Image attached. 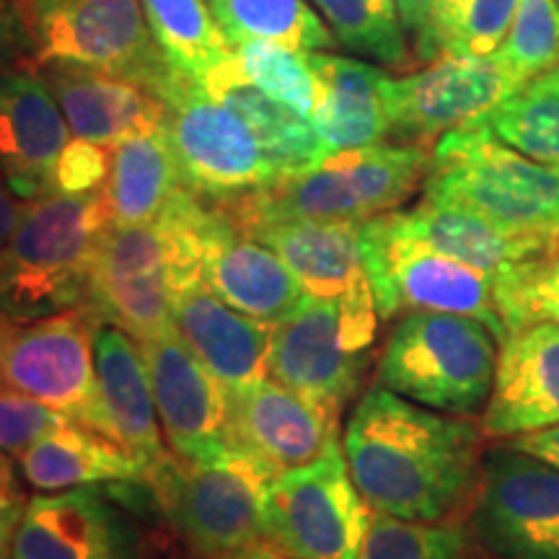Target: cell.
Segmentation results:
<instances>
[{
	"instance_id": "cell-5",
	"label": "cell",
	"mask_w": 559,
	"mask_h": 559,
	"mask_svg": "<svg viewBox=\"0 0 559 559\" xmlns=\"http://www.w3.org/2000/svg\"><path fill=\"white\" fill-rule=\"evenodd\" d=\"M500 340L472 317L409 311L396 321L376 366V383L445 415L485 409L498 373Z\"/></svg>"
},
{
	"instance_id": "cell-38",
	"label": "cell",
	"mask_w": 559,
	"mask_h": 559,
	"mask_svg": "<svg viewBox=\"0 0 559 559\" xmlns=\"http://www.w3.org/2000/svg\"><path fill=\"white\" fill-rule=\"evenodd\" d=\"M502 143L559 174V96L519 91L485 117Z\"/></svg>"
},
{
	"instance_id": "cell-25",
	"label": "cell",
	"mask_w": 559,
	"mask_h": 559,
	"mask_svg": "<svg viewBox=\"0 0 559 559\" xmlns=\"http://www.w3.org/2000/svg\"><path fill=\"white\" fill-rule=\"evenodd\" d=\"M319 81L311 124L330 156L366 148L389 138V107L383 70L330 52H309Z\"/></svg>"
},
{
	"instance_id": "cell-13",
	"label": "cell",
	"mask_w": 559,
	"mask_h": 559,
	"mask_svg": "<svg viewBox=\"0 0 559 559\" xmlns=\"http://www.w3.org/2000/svg\"><path fill=\"white\" fill-rule=\"evenodd\" d=\"M523 83L498 55L440 58L425 70L386 81L389 135L396 143L432 148L440 135L485 122Z\"/></svg>"
},
{
	"instance_id": "cell-3",
	"label": "cell",
	"mask_w": 559,
	"mask_h": 559,
	"mask_svg": "<svg viewBox=\"0 0 559 559\" xmlns=\"http://www.w3.org/2000/svg\"><path fill=\"white\" fill-rule=\"evenodd\" d=\"M423 190L438 205L559 247V174L510 148L485 122L438 138Z\"/></svg>"
},
{
	"instance_id": "cell-49",
	"label": "cell",
	"mask_w": 559,
	"mask_h": 559,
	"mask_svg": "<svg viewBox=\"0 0 559 559\" xmlns=\"http://www.w3.org/2000/svg\"><path fill=\"white\" fill-rule=\"evenodd\" d=\"M21 519H13V515L0 513V559H11L13 549V534H16Z\"/></svg>"
},
{
	"instance_id": "cell-42",
	"label": "cell",
	"mask_w": 559,
	"mask_h": 559,
	"mask_svg": "<svg viewBox=\"0 0 559 559\" xmlns=\"http://www.w3.org/2000/svg\"><path fill=\"white\" fill-rule=\"evenodd\" d=\"M34 47L16 0H0V70L32 68Z\"/></svg>"
},
{
	"instance_id": "cell-47",
	"label": "cell",
	"mask_w": 559,
	"mask_h": 559,
	"mask_svg": "<svg viewBox=\"0 0 559 559\" xmlns=\"http://www.w3.org/2000/svg\"><path fill=\"white\" fill-rule=\"evenodd\" d=\"M526 94H536V96H559V66L547 70V73L536 75L534 81L526 83Z\"/></svg>"
},
{
	"instance_id": "cell-51",
	"label": "cell",
	"mask_w": 559,
	"mask_h": 559,
	"mask_svg": "<svg viewBox=\"0 0 559 559\" xmlns=\"http://www.w3.org/2000/svg\"><path fill=\"white\" fill-rule=\"evenodd\" d=\"M557 3H559V0H557Z\"/></svg>"
},
{
	"instance_id": "cell-37",
	"label": "cell",
	"mask_w": 559,
	"mask_h": 559,
	"mask_svg": "<svg viewBox=\"0 0 559 559\" xmlns=\"http://www.w3.org/2000/svg\"><path fill=\"white\" fill-rule=\"evenodd\" d=\"M469 531L459 523L404 521L373 513L355 559H466Z\"/></svg>"
},
{
	"instance_id": "cell-17",
	"label": "cell",
	"mask_w": 559,
	"mask_h": 559,
	"mask_svg": "<svg viewBox=\"0 0 559 559\" xmlns=\"http://www.w3.org/2000/svg\"><path fill=\"white\" fill-rule=\"evenodd\" d=\"M11 559H140V536L111 495L73 487L29 498Z\"/></svg>"
},
{
	"instance_id": "cell-11",
	"label": "cell",
	"mask_w": 559,
	"mask_h": 559,
	"mask_svg": "<svg viewBox=\"0 0 559 559\" xmlns=\"http://www.w3.org/2000/svg\"><path fill=\"white\" fill-rule=\"evenodd\" d=\"M472 539L495 559H559V469L508 443L481 456Z\"/></svg>"
},
{
	"instance_id": "cell-18",
	"label": "cell",
	"mask_w": 559,
	"mask_h": 559,
	"mask_svg": "<svg viewBox=\"0 0 559 559\" xmlns=\"http://www.w3.org/2000/svg\"><path fill=\"white\" fill-rule=\"evenodd\" d=\"M207 205L202 277L230 309L262 324H277L306 298L296 275L275 251L236 226L218 202L207 200Z\"/></svg>"
},
{
	"instance_id": "cell-4",
	"label": "cell",
	"mask_w": 559,
	"mask_h": 559,
	"mask_svg": "<svg viewBox=\"0 0 559 559\" xmlns=\"http://www.w3.org/2000/svg\"><path fill=\"white\" fill-rule=\"evenodd\" d=\"M109 215L102 192L45 194L24 202L0 251V311L19 324L83 309L94 251Z\"/></svg>"
},
{
	"instance_id": "cell-36",
	"label": "cell",
	"mask_w": 559,
	"mask_h": 559,
	"mask_svg": "<svg viewBox=\"0 0 559 559\" xmlns=\"http://www.w3.org/2000/svg\"><path fill=\"white\" fill-rule=\"evenodd\" d=\"M241 73L296 115L311 120L319 102V81L309 52H296L272 41H243L234 47Z\"/></svg>"
},
{
	"instance_id": "cell-32",
	"label": "cell",
	"mask_w": 559,
	"mask_h": 559,
	"mask_svg": "<svg viewBox=\"0 0 559 559\" xmlns=\"http://www.w3.org/2000/svg\"><path fill=\"white\" fill-rule=\"evenodd\" d=\"M519 0H438L430 26L415 47V58H485L500 50Z\"/></svg>"
},
{
	"instance_id": "cell-46",
	"label": "cell",
	"mask_w": 559,
	"mask_h": 559,
	"mask_svg": "<svg viewBox=\"0 0 559 559\" xmlns=\"http://www.w3.org/2000/svg\"><path fill=\"white\" fill-rule=\"evenodd\" d=\"M218 559H296V557L285 555L283 549L275 547V544L267 542V539H264V542L260 539L254 544H247V547L230 551V555H223Z\"/></svg>"
},
{
	"instance_id": "cell-45",
	"label": "cell",
	"mask_w": 559,
	"mask_h": 559,
	"mask_svg": "<svg viewBox=\"0 0 559 559\" xmlns=\"http://www.w3.org/2000/svg\"><path fill=\"white\" fill-rule=\"evenodd\" d=\"M21 207H24V202H21L16 194L11 192V187L5 185L3 179H0V251L5 249V243H9L11 234L19 226Z\"/></svg>"
},
{
	"instance_id": "cell-22",
	"label": "cell",
	"mask_w": 559,
	"mask_h": 559,
	"mask_svg": "<svg viewBox=\"0 0 559 559\" xmlns=\"http://www.w3.org/2000/svg\"><path fill=\"white\" fill-rule=\"evenodd\" d=\"M171 311L181 342L228 394L267 381L272 324L230 309L205 280L174 290Z\"/></svg>"
},
{
	"instance_id": "cell-41",
	"label": "cell",
	"mask_w": 559,
	"mask_h": 559,
	"mask_svg": "<svg viewBox=\"0 0 559 559\" xmlns=\"http://www.w3.org/2000/svg\"><path fill=\"white\" fill-rule=\"evenodd\" d=\"M111 148L91 140H70L55 164L52 192L60 194H94L107 185L111 169Z\"/></svg>"
},
{
	"instance_id": "cell-15",
	"label": "cell",
	"mask_w": 559,
	"mask_h": 559,
	"mask_svg": "<svg viewBox=\"0 0 559 559\" xmlns=\"http://www.w3.org/2000/svg\"><path fill=\"white\" fill-rule=\"evenodd\" d=\"M366 368L368 355L347 347L340 300L306 296L288 317L272 324V379L334 417L358 394Z\"/></svg>"
},
{
	"instance_id": "cell-14",
	"label": "cell",
	"mask_w": 559,
	"mask_h": 559,
	"mask_svg": "<svg viewBox=\"0 0 559 559\" xmlns=\"http://www.w3.org/2000/svg\"><path fill=\"white\" fill-rule=\"evenodd\" d=\"M83 311L145 342L174 330L169 254L158 223L104 230L88 272Z\"/></svg>"
},
{
	"instance_id": "cell-40",
	"label": "cell",
	"mask_w": 559,
	"mask_h": 559,
	"mask_svg": "<svg viewBox=\"0 0 559 559\" xmlns=\"http://www.w3.org/2000/svg\"><path fill=\"white\" fill-rule=\"evenodd\" d=\"M66 419V415L37 402L24 391L11 386L0 389V451L19 459L32 443L60 428Z\"/></svg>"
},
{
	"instance_id": "cell-44",
	"label": "cell",
	"mask_w": 559,
	"mask_h": 559,
	"mask_svg": "<svg viewBox=\"0 0 559 559\" xmlns=\"http://www.w3.org/2000/svg\"><path fill=\"white\" fill-rule=\"evenodd\" d=\"M436 3L438 0H396L402 26H404V32L412 34L415 47L419 45V39L425 37V32H428L432 11H436Z\"/></svg>"
},
{
	"instance_id": "cell-8",
	"label": "cell",
	"mask_w": 559,
	"mask_h": 559,
	"mask_svg": "<svg viewBox=\"0 0 559 559\" xmlns=\"http://www.w3.org/2000/svg\"><path fill=\"white\" fill-rule=\"evenodd\" d=\"M34 62H70L158 94L174 66L138 0H24ZM158 99V96H156Z\"/></svg>"
},
{
	"instance_id": "cell-31",
	"label": "cell",
	"mask_w": 559,
	"mask_h": 559,
	"mask_svg": "<svg viewBox=\"0 0 559 559\" xmlns=\"http://www.w3.org/2000/svg\"><path fill=\"white\" fill-rule=\"evenodd\" d=\"M228 45L272 41L296 52H319L334 45L332 29L306 0H205Z\"/></svg>"
},
{
	"instance_id": "cell-50",
	"label": "cell",
	"mask_w": 559,
	"mask_h": 559,
	"mask_svg": "<svg viewBox=\"0 0 559 559\" xmlns=\"http://www.w3.org/2000/svg\"><path fill=\"white\" fill-rule=\"evenodd\" d=\"M19 3H24V0H16V5H19Z\"/></svg>"
},
{
	"instance_id": "cell-7",
	"label": "cell",
	"mask_w": 559,
	"mask_h": 559,
	"mask_svg": "<svg viewBox=\"0 0 559 559\" xmlns=\"http://www.w3.org/2000/svg\"><path fill=\"white\" fill-rule=\"evenodd\" d=\"M362 267L383 321L409 311H445L481 321L500 342L506 326L495 306L492 272L443 254L415 239L400 210L362 221Z\"/></svg>"
},
{
	"instance_id": "cell-16",
	"label": "cell",
	"mask_w": 559,
	"mask_h": 559,
	"mask_svg": "<svg viewBox=\"0 0 559 559\" xmlns=\"http://www.w3.org/2000/svg\"><path fill=\"white\" fill-rule=\"evenodd\" d=\"M148 366L153 400H156L166 443L187 461H213L230 449L228 391L177 330L156 340L138 342Z\"/></svg>"
},
{
	"instance_id": "cell-21",
	"label": "cell",
	"mask_w": 559,
	"mask_h": 559,
	"mask_svg": "<svg viewBox=\"0 0 559 559\" xmlns=\"http://www.w3.org/2000/svg\"><path fill=\"white\" fill-rule=\"evenodd\" d=\"M551 425H559V326L542 321L500 342L479 428L485 438L508 440Z\"/></svg>"
},
{
	"instance_id": "cell-2",
	"label": "cell",
	"mask_w": 559,
	"mask_h": 559,
	"mask_svg": "<svg viewBox=\"0 0 559 559\" xmlns=\"http://www.w3.org/2000/svg\"><path fill=\"white\" fill-rule=\"evenodd\" d=\"M432 148L376 143L334 153L239 198L215 200L239 228L272 221H370L402 207L430 169Z\"/></svg>"
},
{
	"instance_id": "cell-39",
	"label": "cell",
	"mask_w": 559,
	"mask_h": 559,
	"mask_svg": "<svg viewBox=\"0 0 559 559\" xmlns=\"http://www.w3.org/2000/svg\"><path fill=\"white\" fill-rule=\"evenodd\" d=\"M526 88L528 81L559 66V3L519 0L515 19L495 52Z\"/></svg>"
},
{
	"instance_id": "cell-30",
	"label": "cell",
	"mask_w": 559,
	"mask_h": 559,
	"mask_svg": "<svg viewBox=\"0 0 559 559\" xmlns=\"http://www.w3.org/2000/svg\"><path fill=\"white\" fill-rule=\"evenodd\" d=\"M400 218L415 239L443 251V254L456 257V260L472 264V267L492 272V275L506 264L523 262L559 249L551 247V243L508 234V230L492 226V223L481 221L477 215L449 205H438V202L425 198L412 210H404V213L400 210Z\"/></svg>"
},
{
	"instance_id": "cell-27",
	"label": "cell",
	"mask_w": 559,
	"mask_h": 559,
	"mask_svg": "<svg viewBox=\"0 0 559 559\" xmlns=\"http://www.w3.org/2000/svg\"><path fill=\"white\" fill-rule=\"evenodd\" d=\"M19 461L24 481L39 492H62L91 485L145 481L148 466L86 425L66 419L60 428L32 443Z\"/></svg>"
},
{
	"instance_id": "cell-28",
	"label": "cell",
	"mask_w": 559,
	"mask_h": 559,
	"mask_svg": "<svg viewBox=\"0 0 559 559\" xmlns=\"http://www.w3.org/2000/svg\"><path fill=\"white\" fill-rule=\"evenodd\" d=\"M198 81L213 99L239 111L243 120L251 124V130L262 140L277 177L313 169L321 160L330 158L311 120L296 115L285 104L270 99L262 88H257L241 73L234 52L226 60H221L218 66L210 68L205 75H200Z\"/></svg>"
},
{
	"instance_id": "cell-19",
	"label": "cell",
	"mask_w": 559,
	"mask_h": 559,
	"mask_svg": "<svg viewBox=\"0 0 559 559\" xmlns=\"http://www.w3.org/2000/svg\"><path fill=\"white\" fill-rule=\"evenodd\" d=\"M70 128L50 88L29 68L0 70V179L21 202L52 194Z\"/></svg>"
},
{
	"instance_id": "cell-6",
	"label": "cell",
	"mask_w": 559,
	"mask_h": 559,
	"mask_svg": "<svg viewBox=\"0 0 559 559\" xmlns=\"http://www.w3.org/2000/svg\"><path fill=\"white\" fill-rule=\"evenodd\" d=\"M280 474L243 449L213 461L169 451L148 469L158 508L194 557L218 559L264 539V502Z\"/></svg>"
},
{
	"instance_id": "cell-43",
	"label": "cell",
	"mask_w": 559,
	"mask_h": 559,
	"mask_svg": "<svg viewBox=\"0 0 559 559\" xmlns=\"http://www.w3.org/2000/svg\"><path fill=\"white\" fill-rule=\"evenodd\" d=\"M502 443H508L510 449L531 453V456L547 461L549 466L559 469V425L526 432V436H519V438H508V440H502Z\"/></svg>"
},
{
	"instance_id": "cell-10",
	"label": "cell",
	"mask_w": 559,
	"mask_h": 559,
	"mask_svg": "<svg viewBox=\"0 0 559 559\" xmlns=\"http://www.w3.org/2000/svg\"><path fill=\"white\" fill-rule=\"evenodd\" d=\"M373 510L349 477L342 440L272 481L264 539L296 559H355Z\"/></svg>"
},
{
	"instance_id": "cell-24",
	"label": "cell",
	"mask_w": 559,
	"mask_h": 559,
	"mask_svg": "<svg viewBox=\"0 0 559 559\" xmlns=\"http://www.w3.org/2000/svg\"><path fill=\"white\" fill-rule=\"evenodd\" d=\"M94 358L109 438L151 469L169 451L158 430V409L143 349L120 326L99 324Z\"/></svg>"
},
{
	"instance_id": "cell-35",
	"label": "cell",
	"mask_w": 559,
	"mask_h": 559,
	"mask_svg": "<svg viewBox=\"0 0 559 559\" xmlns=\"http://www.w3.org/2000/svg\"><path fill=\"white\" fill-rule=\"evenodd\" d=\"M492 293L506 337L542 321L559 326V249L500 267Z\"/></svg>"
},
{
	"instance_id": "cell-48",
	"label": "cell",
	"mask_w": 559,
	"mask_h": 559,
	"mask_svg": "<svg viewBox=\"0 0 559 559\" xmlns=\"http://www.w3.org/2000/svg\"><path fill=\"white\" fill-rule=\"evenodd\" d=\"M19 321H13L9 313L0 311V389L5 386V349H9V342L13 337V332H16Z\"/></svg>"
},
{
	"instance_id": "cell-9",
	"label": "cell",
	"mask_w": 559,
	"mask_h": 559,
	"mask_svg": "<svg viewBox=\"0 0 559 559\" xmlns=\"http://www.w3.org/2000/svg\"><path fill=\"white\" fill-rule=\"evenodd\" d=\"M156 96L166 104L164 128L187 190L207 200H228L277 179L251 124L213 99L190 73L174 66Z\"/></svg>"
},
{
	"instance_id": "cell-34",
	"label": "cell",
	"mask_w": 559,
	"mask_h": 559,
	"mask_svg": "<svg viewBox=\"0 0 559 559\" xmlns=\"http://www.w3.org/2000/svg\"><path fill=\"white\" fill-rule=\"evenodd\" d=\"M324 13L334 39L349 52L383 62L389 68H407V50L396 0H313Z\"/></svg>"
},
{
	"instance_id": "cell-33",
	"label": "cell",
	"mask_w": 559,
	"mask_h": 559,
	"mask_svg": "<svg viewBox=\"0 0 559 559\" xmlns=\"http://www.w3.org/2000/svg\"><path fill=\"white\" fill-rule=\"evenodd\" d=\"M160 52L192 79L226 60L234 47L215 24L205 0H140Z\"/></svg>"
},
{
	"instance_id": "cell-12",
	"label": "cell",
	"mask_w": 559,
	"mask_h": 559,
	"mask_svg": "<svg viewBox=\"0 0 559 559\" xmlns=\"http://www.w3.org/2000/svg\"><path fill=\"white\" fill-rule=\"evenodd\" d=\"M96 326L83 309L19 324L5 349L3 370L5 386L109 438L96 383Z\"/></svg>"
},
{
	"instance_id": "cell-1",
	"label": "cell",
	"mask_w": 559,
	"mask_h": 559,
	"mask_svg": "<svg viewBox=\"0 0 559 559\" xmlns=\"http://www.w3.org/2000/svg\"><path fill=\"white\" fill-rule=\"evenodd\" d=\"M342 451L373 513L453 523L469 513L477 492L485 432L376 383L355 404Z\"/></svg>"
},
{
	"instance_id": "cell-26",
	"label": "cell",
	"mask_w": 559,
	"mask_h": 559,
	"mask_svg": "<svg viewBox=\"0 0 559 559\" xmlns=\"http://www.w3.org/2000/svg\"><path fill=\"white\" fill-rule=\"evenodd\" d=\"M355 221H272L247 230L288 264L306 296L340 300L368 280Z\"/></svg>"
},
{
	"instance_id": "cell-29",
	"label": "cell",
	"mask_w": 559,
	"mask_h": 559,
	"mask_svg": "<svg viewBox=\"0 0 559 559\" xmlns=\"http://www.w3.org/2000/svg\"><path fill=\"white\" fill-rule=\"evenodd\" d=\"M179 187L185 181L166 128L120 140L111 148V169L102 190L109 226L153 223Z\"/></svg>"
},
{
	"instance_id": "cell-23",
	"label": "cell",
	"mask_w": 559,
	"mask_h": 559,
	"mask_svg": "<svg viewBox=\"0 0 559 559\" xmlns=\"http://www.w3.org/2000/svg\"><path fill=\"white\" fill-rule=\"evenodd\" d=\"M29 70L50 88L70 132L81 140L117 145L166 124V104L117 75L70 62H39Z\"/></svg>"
},
{
	"instance_id": "cell-20",
	"label": "cell",
	"mask_w": 559,
	"mask_h": 559,
	"mask_svg": "<svg viewBox=\"0 0 559 559\" xmlns=\"http://www.w3.org/2000/svg\"><path fill=\"white\" fill-rule=\"evenodd\" d=\"M230 445L270 464L277 474L311 464L340 440V417L277 381L228 394Z\"/></svg>"
}]
</instances>
